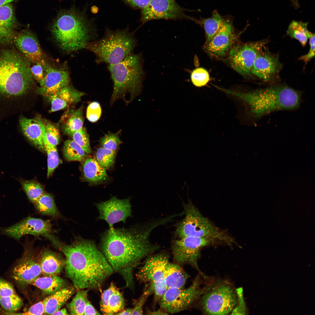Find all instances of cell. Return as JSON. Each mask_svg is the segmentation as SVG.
Segmentation results:
<instances>
[{"mask_svg": "<svg viewBox=\"0 0 315 315\" xmlns=\"http://www.w3.org/2000/svg\"><path fill=\"white\" fill-rule=\"evenodd\" d=\"M132 8L141 10L145 8L150 0H121Z\"/></svg>", "mask_w": 315, "mask_h": 315, "instance_id": "obj_51", "label": "cell"}, {"mask_svg": "<svg viewBox=\"0 0 315 315\" xmlns=\"http://www.w3.org/2000/svg\"><path fill=\"white\" fill-rule=\"evenodd\" d=\"M99 304L101 311L104 315L116 314L124 309L126 305L123 293L113 282L103 292Z\"/></svg>", "mask_w": 315, "mask_h": 315, "instance_id": "obj_22", "label": "cell"}, {"mask_svg": "<svg viewBox=\"0 0 315 315\" xmlns=\"http://www.w3.org/2000/svg\"><path fill=\"white\" fill-rule=\"evenodd\" d=\"M146 314L148 315H164L169 314L160 308L157 310H148L147 311Z\"/></svg>", "mask_w": 315, "mask_h": 315, "instance_id": "obj_53", "label": "cell"}, {"mask_svg": "<svg viewBox=\"0 0 315 315\" xmlns=\"http://www.w3.org/2000/svg\"><path fill=\"white\" fill-rule=\"evenodd\" d=\"M136 44L133 33L128 28L115 30L107 28L102 38L88 42L85 48L94 54L97 63L111 64L120 62L132 53Z\"/></svg>", "mask_w": 315, "mask_h": 315, "instance_id": "obj_7", "label": "cell"}, {"mask_svg": "<svg viewBox=\"0 0 315 315\" xmlns=\"http://www.w3.org/2000/svg\"><path fill=\"white\" fill-rule=\"evenodd\" d=\"M88 300L87 301L85 308L84 315H100Z\"/></svg>", "mask_w": 315, "mask_h": 315, "instance_id": "obj_52", "label": "cell"}, {"mask_svg": "<svg viewBox=\"0 0 315 315\" xmlns=\"http://www.w3.org/2000/svg\"><path fill=\"white\" fill-rule=\"evenodd\" d=\"M99 215L98 219L105 220L109 228L119 222L125 223L127 218L132 216L131 205L130 199H120L112 197L105 201L96 203Z\"/></svg>", "mask_w": 315, "mask_h": 315, "instance_id": "obj_16", "label": "cell"}, {"mask_svg": "<svg viewBox=\"0 0 315 315\" xmlns=\"http://www.w3.org/2000/svg\"><path fill=\"white\" fill-rule=\"evenodd\" d=\"M51 31L61 48L68 52L85 48L87 43L97 36L94 20H88L83 14L74 12L60 14L53 24Z\"/></svg>", "mask_w": 315, "mask_h": 315, "instance_id": "obj_5", "label": "cell"}, {"mask_svg": "<svg viewBox=\"0 0 315 315\" xmlns=\"http://www.w3.org/2000/svg\"><path fill=\"white\" fill-rule=\"evenodd\" d=\"M15 0H0V6L10 3Z\"/></svg>", "mask_w": 315, "mask_h": 315, "instance_id": "obj_56", "label": "cell"}, {"mask_svg": "<svg viewBox=\"0 0 315 315\" xmlns=\"http://www.w3.org/2000/svg\"><path fill=\"white\" fill-rule=\"evenodd\" d=\"M41 290L45 294L50 295L66 287L65 280L56 275L39 276L30 284Z\"/></svg>", "mask_w": 315, "mask_h": 315, "instance_id": "obj_32", "label": "cell"}, {"mask_svg": "<svg viewBox=\"0 0 315 315\" xmlns=\"http://www.w3.org/2000/svg\"><path fill=\"white\" fill-rule=\"evenodd\" d=\"M89 289H82L78 292L72 301L66 305L71 315H84L86 302L88 300Z\"/></svg>", "mask_w": 315, "mask_h": 315, "instance_id": "obj_36", "label": "cell"}, {"mask_svg": "<svg viewBox=\"0 0 315 315\" xmlns=\"http://www.w3.org/2000/svg\"><path fill=\"white\" fill-rule=\"evenodd\" d=\"M187 10L175 0H150L148 5L141 10L140 21L144 23L151 20L160 19L194 20L186 14Z\"/></svg>", "mask_w": 315, "mask_h": 315, "instance_id": "obj_15", "label": "cell"}, {"mask_svg": "<svg viewBox=\"0 0 315 315\" xmlns=\"http://www.w3.org/2000/svg\"><path fill=\"white\" fill-rule=\"evenodd\" d=\"M201 274L197 275L187 288L167 289L158 302L160 308L169 314L191 308L210 287L207 285L202 287Z\"/></svg>", "mask_w": 315, "mask_h": 315, "instance_id": "obj_9", "label": "cell"}, {"mask_svg": "<svg viewBox=\"0 0 315 315\" xmlns=\"http://www.w3.org/2000/svg\"><path fill=\"white\" fill-rule=\"evenodd\" d=\"M71 136L73 140L80 146L87 154L92 153L89 136L85 127L74 132Z\"/></svg>", "mask_w": 315, "mask_h": 315, "instance_id": "obj_42", "label": "cell"}, {"mask_svg": "<svg viewBox=\"0 0 315 315\" xmlns=\"http://www.w3.org/2000/svg\"><path fill=\"white\" fill-rule=\"evenodd\" d=\"M308 22L293 20L290 23L286 31V35L298 40L303 47L308 40L315 34L308 29Z\"/></svg>", "mask_w": 315, "mask_h": 315, "instance_id": "obj_33", "label": "cell"}, {"mask_svg": "<svg viewBox=\"0 0 315 315\" xmlns=\"http://www.w3.org/2000/svg\"><path fill=\"white\" fill-rule=\"evenodd\" d=\"M16 23L14 10L10 3L0 6V44L13 42Z\"/></svg>", "mask_w": 315, "mask_h": 315, "instance_id": "obj_25", "label": "cell"}, {"mask_svg": "<svg viewBox=\"0 0 315 315\" xmlns=\"http://www.w3.org/2000/svg\"><path fill=\"white\" fill-rule=\"evenodd\" d=\"M216 241L211 239L193 237H186L173 240L171 248L174 262L181 266L189 265L202 274L198 265L201 250Z\"/></svg>", "mask_w": 315, "mask_h": 315, "instance_id": "obj_13", "label": "cell"}, {"mask_svg": "<svg viewBox=\"0 0 315 315\" xmlns=\"http://www.w3.org/2000/svg\"><path fill=\"white\" fill-rule=\"evenodd\" d=\"M82 105L77 109L71 108L63 114L60 120L64 133L71 135L83 127L84 118Z\"/></svg>", "mask_w": 315, "mask_h": 315, "instance_id": "obj_31", "label": "cell"}, {"mask_svg": "<svg viewBox=\"0 0 315 315\" xmlns=\"http://www.w3.org/2000/svg\"><path fill=\"white\" fill-rule=\"evenodd\" d=\"M23 302L13 285L0 278V306L7 314H15L22 307Z\"/></svg>", "mask_w": 315, "mask_h": 315, "instance_id": "obj_24", "label": "cell"}, {"mask_svg": "<svg viewBox=\"0 0 315 315\" xmlns=\"http://www.w3.org/2000/svg\"><path fill=\"white\" fill-rule=\"evenodd\" d=\"M21 183L28 198L33 204L45 192L42 185L35 181L23 180Z\"/></svg>", "mask_w": 315, "mask_h": 315, "instance_id": "obj_39", "label": "cell"}, {"mask_svg": "<svg viewBox=\"0 0 315 315\" xmlns=\"http://www.w3.org/2000/svg\"><path fill=\"white\" fill-rule=\"evenodd\" d=\"M121 131L120 130L113 133L109 131L100 138L99 141L102 147L116 151L120 145L123 143L120 138Z\"/></svg>", "mask_w": 315, "mask_h": 315, "instance_id": "obj_41", "label": "cell"}, {"mask_svg": "<svg viewBox=\"0 0 315 315\" xmlns=\"http://www.w3.org/2000/svg\"><path fill=\"white\" fill-rule=\"evenodd\" d=\"M102 114V109L99 103L96 101L90 103L88 105L86 116L88 120L92 123H95L100 119Z\"/></svg>", "mask_w": 315, "mask_h": 315, "instance_id": "obj_47", "label": "cell"}, {"mask_svg": "<svg viewBox=\"0 0 315 315\" xmlns=\"http://www.w3.org/2000/svg\"><path fill=\"white\" fill-rule=\"evenodd\" d=\"M234 38L232 23L229 20H224L218 31L207 43L206 50L214 55L223 56L231 46Z\"/></svg>", "mask_w": 315, "mask_h": 315, "instance_id": "obj_20", "label": "cell"}, {"mask_svg": "<svg viewBox=\"0 0 315 315\" xmlns=\"http://www.w3.org/2000/svg\"><path fill=\"white\" fill-rule=\"evenodd\" d=\"M49 240L65 256L66 275L78 290H100L114 272L93 241L76 237L72 243L66 244L54 236Z\"/></svg>", "mask_w": 315, "mask_h": 315, "instance_id": "obj_2", "label": "cell"}, {"mask_svg": "<svg viewBox=\"0 0 315 315\" xmlns=\"http://www.w3.org/2000/svg\"><path fill=\"white\" fill-rule=\"evenodd\" d=\"M220 89L242 100L249 106L250 114L256 119L275 111L296 109L301 102V92L284 85L245 92Z\"/></svg>", "mask_w": 315, "mask_h": 315, "instance_id": "obj_3", "label": "cell"}, {"mask_svg": "<svg viewBox=\"0 0 315 315\" xmlns=\"http://www.w3.org/2000/svg\"><path fill=\"white\" fill-rule=\"evenodd\" d=\"M20 124L24 135L28 140L37 148L45 151L43 141L45 128L42 119L38 117L29 119L21 117Z\"/></svg>", "mask_w": 315, "mask_h": 315, "instance_id": "obj_23", "label": "cell"}, {"mask_svg": "<svg viewBox=\"0 0 315 315\" xmlns=\"http://www.w3.org/2000/svg\"><path fill=\"white\" fill-rule=\"evenodd\" d=\"M70 314H69L66 309L65 308L62 309H61L59 310L56 311L54 312L52 315H68Z\"/></svg>", "mask_w": 315, "mask_h": 315, "instance_id": "obj_55", "label": "cell"}, {"mask_svg": "<svg viewBox=\"0 0 315 315\" xmlns=\"http://www.w3.org/2000/svg\"><path fill=\"white\" fill-rule=\"evenodd\" d=\"M191 79L192 83L196 87H201L205 85L210 80L209 74L205 69L198 67L194 69L191 74Z\"/></svg>", "mask_w": 315, "mask_h": 315, "instance_id": "obj_44", "label": "cell"}, {"mask_svg": "<svg viewBox=\"0 0 315 315\" xmlns=\"http://www.w3.org/2000/svg\"><path fill=\"white\" fill-rule=\"evenodd\" d=\"M30 63L15 50H0V96H19L30 90L34 84Z\"/></svg>", "mask_w": 315, "mask_h": 315, "instance_id": "obj_4", "label": "cell"}, {"mask_svg": "<svg viewBox=\"0 0 315 315\" xmlns=\"http://www.w3.org/2000/svg\"><path fill=\"white\" fill-rule=\"evenodd\" d=\"M13 42L19 52L30 63L35 64L44 59L39 42L30 32L24 30L15 34Z\"/></svg>", "mask_w": 315, "mask_h": 315, "instance_id": "obj_19", "label": "cell"}, {"mask_svg": "<svg viewBox=\"0 0 315 315\" xmlns=\"http://www.w3.org/2000/svg\"><path fill=\"white\" fill-rule=\"evenodd\" d=\"M202 21L206 32L207 43L218 31L224 20L218 12L215 10L211 17L203 19Z\"/></svg>", "mask_w": 315, "mask_h": 315, "instance_id": "obj_37", "label": "cell"}, {"mask_svg": "<svg viewBox=\"0 0 315 315\" xmlns=\"http://www.w3.org/2000/svg\"><path fill=\"white\" fill-rule=\"evenodd\" d=\"M76 291L74 287H66L50 295L43 300L46 314L52 315L65 303Z\"/></svg>", "mask_w": 315, "mask_h": 315, "instance_id": "obj_30", "label": "cell"}, {"mask_svg": "<svg viewBox=\"0 0 315 315\" xmlns=\"http://www.w3.org/2000/svg\"><path fill=\"white\" fill-rule=\"evenodd\" d=\"M172 220L169 215L129 228H109L102 234L100 250L114 272L122 276L126 287L134 288V270L142 260L160 248L150 242L152 232Z\"/></svg>", "mask_w": 315, "mask_h": 315, "instance_id": "obj_1", "label": "cell"}, {"mask_svg": "<svg viewBox=\"0 0 315 315\" xmlns=\"http://www.w3.org/2000/svg\"><path fill=\"white\" fill-rule=\"evenodd\" d=\"M42 274L44 275H57L64 266L65 260L58 253L44 247L38 253Z\"/></svg>", "mask_w": 315, "mask_h": 315, "instance_id": "obj_27", "label": "cell"}, {"mask_svg": "<svg viewBox=\"0 0 315 315\" xmlns=\"http://www.w3.org/2000/svg\"><path fill=\"white\" fill-rule=\"evenodd\" d=\"M70 79L66 71L52 67L47 63L44 84L38 88V92L39 94L49 98L69 85Z\"/></svg>", "mask_w": 315, "mask_h": 315, "instance_id": "obj_21", "label": "cell"}, {"mask_svg": "<svg viewBox=\"0 0 315 315\" xmlns=\"http://www.w3.org/2000/svg\"><path fill=\"white\" fill-rule=\"evenodd\" d=\"M116 155V151L101 147L97 150L94 158L100 166L107 170L113 165Z\"/></svg>", "mask_w": 315, "mask_h": 315, "instance_id": "obj_40", "label": "cell"}, {"mask_svg": "<svg viewBox=\"0 0 315 315\" xmlns=\"http://www.w3.org/2000/svg\"><path fill=\"white\" fill-rule=\"evenodd\" d=\"M309 50L307 53L301 56L299 60L304 61L307 64L315 56V34L309 39Z\"/></svg>", "mask_w": 315, "mask_h": 315, "instance_id": "obj_50", "label": "cell"}, {"mask_svg": "<svg viewBox=\"0 0 315 315\" xmlns=\"http://www.w3.org/2000/svg\"><path fill=\"white\" fill-rule=\"evenodd\" d=\"M83 161V176L84 180L96 185L107 179L106 169L100 166L94 158H87Z\"/></svg>", "mask_w": 315, "mask_h": 315, "instance_id": "obj_29", "label": "cell"}, {"mask_svg": "<svg viewBox=\"0 0 315 315\" xmlns=\"http://www.w3.org/2000/svg\"><path fill=\"white\" fill-rule=\"evenodd\" d=\"M44 126L45 133L48 141L52 145L57 146L60 141L59 130L51 123L45 119L42 120Z\"/></svg>", "mask_w": 315, "mask_h": 315, "instance_id": "obj_43", "label": "cell"}, {"mask_svg": "<svg viewBox=\"0 0 315 315\" xmlns=\"http://www.w3.org/2000/svg\"><path fill=\"white\" fill-rule=\"evenodd\" d=\"M200 299L202 312L208 315L228 314L237 302L236 290L231 285L221 283L210 286Z\"/></svg>", "mask_w": 315, "mask_h": 315, "instance_id": "obj_11", "label": "cell"}, {"mask_svg": "<svg viewBox=\"0 0 315 315\" xmlns=\"http://www.w3.org/2000/svg\"><path fill=\"white\" fill-rule=\"evenodd\" d=\"M190 275L180 265L169 262L164 273V282L167 289L184 287Z\"/></svg>", "mask_w": 315, "mask_h": 315, "instance_id": "obj_28", "label": "cell"}, {"mask_svg": "<svg viewBox=\"0 0 315 315\" xmlns=\"http://www.w3.org/2000/svg\"><path fill=\"white\" fill-rule=\"evenodd\" d=\"M45 313V303L43 300L33 305L23 312L17 314L43 315Z\"/></svg>", "mask_w": 315, "mask_h": 315, "instance_id": "obj_49", "label": "cell"}, {"mask_svg": "<svg viewBox=\"0 0 315 315\" xmlns=\"http://www.w3.org/2000/svg\"><path fill=\"white\" fill-rule=\"evenodd\" d=\"M268 42L265 39L235 47L229 53L232 67L243 75L250 76L256 59Z\"/></svg>", "mask_w": 315, "mask_h": 315, "instance_id": "obj_14", "label": "cell"}, {"mask_svg": "<svg viewBox=\"0 0 315 315\" xmlns=\"http://www.w3.org/2000/svg\"><path fill=\"white\" fill-rule=\"evenodd\" d=\"M108 65L113 85L111 104L120 99L126 103L127 93L130 94L131 102L139 93L141 87L144 73L140 55L132 53L120 62Z\"/></svg>", "mask_w": 315, "mask_h": 315, "instance_id": "obj_6", "label": "cell"}, {"mask_svg": "<svg viewBox=\"0 0 315 315\" xmlns=\"http://www.w3.org/2000/svg\"><path fill=\"white\" fill-rule=\"evenodd\" d=\"M33 204L37 211L42 215L54 218L61 217L53 197L49 193L45 192Z\"/></svg>", "mask_w": 315, "mask_h": 315, "instance_id": "obj_34", "label": "cell"}, {"mask_svg": "<svg viewBox=\"0 0 315 315\" xmlns=\"http://www.w3.org/2000/svg\"><path fill=\"white\" fill-rule=\"evenodd\" d=\"M133 308H128L124 309L118 313L117 315H132Z\"/></svg>", "mask_w": 315, "mask_h": 315, "instance_id": "obj_54", "label": "cell"}, {"mask_svg": "<svg viewBox=\"0 0 315 315\" xmlns=\"http://www.w3.org/2000/svg\"><path fill=\"white\" fill-rule=\"evenodd\" d=\"M169 255L165 252L153 254L146 258L136 274L137 280L153 292L154 305L158 302L167 290L164 279V271L170 262Z\"/></svg>", "mask_w": 315, "mask_h": 315, "instance_id": "obj_10", "label": "cell"}, {"mask_svg": "<svg viewBox=\"0 0 315 315\" xmlns=\"http://www.w3.org/2000/svg\"><path fill=\"white\" fill-rule=\"evenodd\" d=\"M85 94L69 85L64 86L48 98L51 104L49 112H55L77 103Z\"/></svg>", "mask_w": 315, "mask_h": 315, "instance_id": "obj_26", "label": "cell"}, {"mask_svg": "<svg viewBox=\"0 0 315 315\" xmlns=\"http://www.w3.org/2000/svg\"><path fill=\"white\" fill-rule=\"evenodd\" d=\"M236 290L237 296V304L232 311V315H244L246 312V308L244 297L243 289L242 287Z\"/></svg>", "mask_w": 315, "mask_h": 315, "instance_id": "obj_48", "label": "cell"}, {"mask_svg": "<svg viewBox=\"0 0 315 315\" xmlns=\"http://www.w3.org/2000/svg\"><path fill=\"white\" fill-rule=\"evenodd\" d=\"M264 48L256 59L251 74L265 82L273 80L281 69L282 65L278 56Z\"/></svg>", "mask_w": 315, "mask_h": 315, "instance_id": "obj_18", "label": "cell"}, {"mask_svg": "<svg viewBox=\"0 0 315 315\" xmlns=\"http://www.w3.org/2000/svg\"><path fill=\"white\" fill-rule=\"evenodd\" d=\"M23 246V252L12 267L10 275L16 285L22 288L30 285L42 274L39 250L34 247L33 241L26 238Z\"/></svg>", "mask_w": 315, "mask_h": 315, "instance_id": "obj_12", "label": "cell"}, {"mask_svg": "<svg viewBox=\"0 0 315 315\" xmlns=\"http://www.w3.org/2000/svg\"><path fill=\"white\" fill-rule=\"evenodd\" d=\"M1 231L3 234L18 240L26 235L46 237L51 234L52 226L49 220L28 216L11 226L1 229Z\"/></svg>", "mask_w": 315, "mask_h": 315, "instance_id": "obj_17", "label": "cell"}, {"mask_svg": "<svg viewBox=\"0 0 315 315\" xmlns=\"http://www.w3.org/2000/svg\"><path fill=\"white\" fill-rule=\"evenodd\" d=\"M63 151L65 158L69 161L80 162L87 158V153L73 140H68L65 142Z\"/></svg>", "mask_w": 315, "mask_h": 315, "instance_id": "obj_35", "label": "cell"}, {"mask_svg": "<svg viewBox=\"0 0 315 315\" xmlns=\"http://www.w3.org/2000/svg\"><path fill=\"white\" fill-rule=\"evenodd\" d=\"M47 63L44 59L34 64L31 67V71L34 78L40 84V87L44 84L46 75Z\"/></svg>", "mask_w": 315, "mask_h": 315, "instance_id": "obj_45", "label": "cell"}, {"mask_svg": "<svg viewBox=\"0 0 315 315\" xmlns=\"http://www.w3.org/2000/svg\"><path fill=\"white\" fill-rule=\"evenodd\" d=\"M184 218L176 225L175 233L178 239L186 237L211 239L230 245L235 242L204 217L198 209L189 200L183 203Z\"/></svg>", "mask_w": 315, "mask_h": 315, "instance_id": "obj_8", "label": "cell"}, {"mask_svg": "<svg viewBox=\"0 0 315 315\" xmlns=\"http://www.w3.org/2000/svg\"><path fill=\"white\" fill-rule=\"evenodd\" d=\"M153 294L152 290L148 288L144 287V291L140 297L133 301V307L132 315H142L143 308L149 296Z\"/></svg>", "mask_w": 315, "mask_h": 315, "instance_id": "obj_46", "label": "cell"}, {"mask_svg": "<svg viewBox=\"0 0 315 315\" xmlns=\"http://www.w3.org/2000/svg\"><path fill=\"white\" fill-rule=\"evenodd\" d=\"M45 151L47 155V176L49 178L59 164L60 160L56 146L50 144L47 141L45 135H43Z\"/></svg>", "mask_w": 315, "mask_h": 315, "instance_id": "obj_38", "label": "cell"}]
</instances>
